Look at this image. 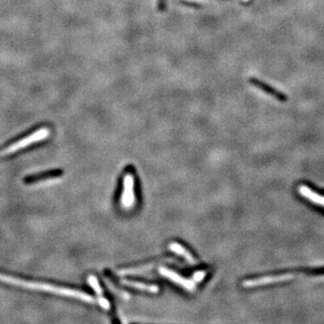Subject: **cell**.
Wrapping results in <instances>:
<instances>
[{"mask_svg":"<svg viewBox=\"0 0 324 324\" xmlns=\"http://www.w3.org/2000/svg\"><path fill=\"white\" fill-rule=\"evenodd\" d=\"M0 281L3 282V283L13 285V286H22V287H26V288L34 289V290L49 292V293L57 294V295H60V296H63V297H73L76 299H79V300L84 301V302H89V303L96 302V300L94 299V297H92L90 295L86 294L85 292L81 291V290L70 289L69 287L55 286L53 284L38 282V281L28 280V279L20 278V277H17V276L6 275V274L1 273V272H0Z\"/></svg>","mask_w":324,"mask_h":324,"instance_id":"cell-1","label":"cell"},{"mask_svg":"<svg viewBox=\"0 0 324 324\" xmlns=\"http://www.w3.org/2000/svg\"><path fill=\"white\" fill-rule=\"evenodd\" d=\"M49 135H50V131H49L48 128H41L36 132L32 133L31 135H28L26 138L16 140V142L12 143L11 145L5 147V149L0 151V156H5V155L13 154L16 151L27 148V147L31 145L34 142H38V141H41V140L46 139Z\"/></svg>","mask_w":324,"mask_h":324,"instance_id":"cell-2","label":"cell"},{"mask_svg":"<svg viewBox=\"0 0 324 324\" xmlns=\"http://www.w3.org/2000/svg\"><path fill=\"white\" fill-rule=\"evenodd\" d=\"M135 205V177L132 173H127L124 178V190L121 195V206L125 210H130Z\"/></svg>","mask_w":324,"mask_h":324,"instance_id":"cell-3","label":"cell"},{"mask_svg":"<svg viewBox=\"0 0 324 324\" xmlns=\"http://www.w3.org/2000/svg\"><path fill=\"white\" fill-rule=\"evenodd\" d=\"M248 82L252 86L259 88L261 91L265 92L266 94H268L270 97H274V98H275L279 102H286L288 100V97L286 96V94H285L284 92L276 89L274 86H271L270 84L266 83V82L261 81V80H259L258 78L250 77L248 79Z\"/></svg>","mask_w":324,"mask_h":324,"instance_id":"cell-4","label":"cell"},{"mask_svg":"<svg viewBox=\"0 0 324 324\" xmlns=\"http://www.w3.org/2000/svg\"><path fill=\"white\" fill-rule=\"evenodd\" d=\"M164 263H175V264H179L177 260L174 259H160L155 262H151L149 264L142 265L140 267H135V268H130V269H123V270H117V275H140L142 273H145L148 271H151L154 269L158 265L164 264Z\"/></svg>","mask_w":324,"mask_h":324,"instance_id":"cell-5","label":"cell"},{"mask_svg":"<svg viewBox=\"0 0 324 324\" xmlns=\"http://www.w3.org/2000/svg\"><path fill=\"white\" fill-rule=\"evenodd\" d=\"M160 273H161L162 276L169 279L171 282L177 284L178 286H182L184 289H186L188 291L194 292L196 289L194 280L186 279V278H184L183 276L178 275V273H176L175 271H172V270H168L167 268L162 267L160 269Z\"/></svg>","mask_w":324,"mask_h":324,"instance_id":"cell-6","label":"cell"},{"mask_svg":"<svg viewBox=\"0 0 324 324\" xmlns=\"http://www.w3.org/2000/svg\"><path fill=\"white\" fill-rule=\"evenodd\" d=\"M87 281H88L89 286H91L92 288L94 289V291L96 292V294L97 295V297H98L97 302L99 303V305L104 308L105 310H110V308H111L110 302H109L108 299H106L103 296V289L99 285L97 277L95 275H89L88 278H87Z\"/></svg>","mask_w":324,"mask_h":324,"instance_id":"cell-7","label":"cell"},{"mask_svg":"<svg viewBox=\"0 0 324 324\" xmlns=\"http://www.w3.org/2000/svg\"><path fill=\"white\" fill-rule=\"evenodd\" d=\"M298 192L304 198H306L309 201H312V203H313V204L320 205L322 207H324V195L314 192L313 189H309L308 187L304 186V185H301L298 188Z\"/></svg>","mask_w":324,"mask_h":324,"instance_id":"cell-8","label":"cell"},{"mask_svg":"<svg viewBox=\"0 0 324 324\" xmlns=\"http://www.w3.org/2000/svg\"><path fill=\"white\" fill-rule=\"evenodd\" d=\"M120 283L124 286L132 287V288H135V289H138L140 291L148 292V293H151V294H157V293L160 292V287L156 286V285H149V284H144V283H140V282H137V281L127 280V279L121 280Z\"/></svg>","mask_w":324,"mask_h":324,"instance_id":"cell-9","label":"cell"},{"mask_svg":"<svg viewBox=\"0 0 324 324\" xmlns=\"http://www.w3.org/2000/svg\"><path fill=\"white\" fill-rule=\"evenodd\" d=\"M168 248L175 252L176 254H178L179 256H181L182 258L186 259L189 264L191 265H196L198 264V261L196 260L195 258L193 257V255L189 252L188 249L184 248L183 246L181 244H179L178 243H171L168 244Z\"/></svg>","mask_w":324,"mask_h":324,"instance_id":"cell-10","label":"cell"},{"mask_svg":"<svg viewBox=\"0 0 324 324\" xmlns=\"http://www.w3.org/2000/svg\"><path fill=\"white\" fill-rule=\"evenodd\" d=\"M59 174L57 171H51V172H44L41 173V174H37V175H32V176H29L25 179L26 183L32 184L35 182H40L43 181L45 179H52V178H59Z\"/></svg>","mask_w":324,"mask_h":324,"instance_id":"cell-11","label":"cell"},{"mask_svg":"<svg viewBox=\"0 0 324 324\" xmlns=\"http://www.w3.org/2000/svg\"><path fill=\"white\" fill-rule=\"evenodd\" d=\"M107 285L110 287V289H111L114 294L118 295L119 297H121L122 298H124V299H129L130 296L127 293H126V292L120 291V290L117 289L116 287H114V286H113V284L110 282V280H107Z\"/></svg>","mask_w":324,"mask_h":324,"instance_id":"cell-12","label":"cell"},{"mask_svg":"<svg viewBox=\"0 0 324 324\" xmlns=\"http://www.w3.org/2000/svg\"><path fill=\"white\" fill-rule=\"evenodd\" d=\"M206 271L205 270H201V271H197L194 275H193V280L196 283H198L200 281L203 280L206 275Z\"/></svg>","mask_w":324,"mask_h":324,"instance_id":"cell-13","label":"cell"},{"mask_svg":"<svg viewBox=\"0 0 324 324\" xmlns=\"http://www.w3.org/2000/svg\"><path fill=\"white\" fill-rule=\"evenodd\" d=\"M157 7H158L159 12H161V13L165 12L167 10V0H158Z\"/></svg>","mask_w":324,"mask_h":324,"instance_id":"cell-14","label":"cell"}]
</instances>
